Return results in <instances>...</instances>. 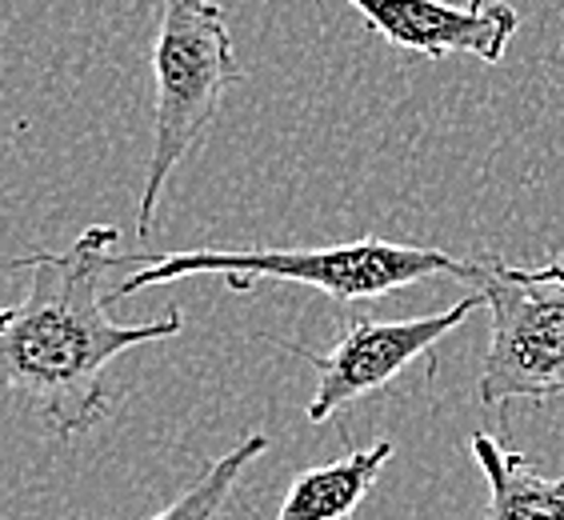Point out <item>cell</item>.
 Returning a JSON list of instances; mask_svg holds the SVG:
<instances>
[{"label": "cell", "mask_w": 564, "mask_h": 520, "mask_svg": "<svg viewBox=\"0 0 564 520\" xmlns=\"http://www.w3.org/2000/svg\"><path fill=\"white\" fill-rule=\"evenodd\" d=\"M124 277L112 284V301L137 296L152 284H173L185 277L217 272L232 293H249L261 281H289L321 289L328 301H377V296L401 293L409 284L429 277H456V281H477V260H460L445 249L429 245H397V240L360 237L333 249H257V252H220V249H193V252H129L120 257Z\"/></svg>", "instance_id": "7a4b0ae2"}, {"label": "cell", "mask_w": 564, "mask_h": 520, "mask_svg": "<svg viewBox=\"0 0 564 520\" xmlns=\"http://www.w3.org/2000/svg\"><path fill=\"white\" fill-rule=\"evenodd\" d=\"M477 293L492 316L480 365V404L556 401L564 397V257L517 269L497 257L477 260Z\"/></svg>", "instance_id": "277c9868"}, {"label": "cell", "mask_w": 564, "mask_h": 520, "mask_svg": "<svg viewBox=\"0 0 564 520\" xmlns=\"http://www.w3.org/2000/svg\"><path fill=\"white\" fill-rule=\"evenodd\" d=\"M468 9H489V4H500V0H465Z\"/></svg>", "instance_id": "30bf717a"}, {"label": "cell", "mask_w": 564, "mask_h": 520, "mask_svg": "<svg viewBox=\"0 0 564 520\" xmlns=\"http://www.w3.org/2000/svg\"><path fill=\"white\" fill-rule=\"evenodd\" d=\"M240 76L245 73L217 0H161V24L152 41V152L137 208L141 240L152 232L169 173L208 137Z\"/></svg>", "instance_id": "3957f363"}, {"label": "cell", "mask_w": 564, "mask_h": 520, "mask_svg": "<svg viewBox=\"0 0 564 520\" xmlns=\"http://www.w3.org/2000/svg\"><path fill=\"white\" fill-rule=\"evenodd\" d=\"M120 228L88 225L68 252H33L12 269L29 272V296L0 313V372L12 397L53 436H80L112 412L109 365L137 345L185 328L181 308L144 325H117L105 293L120 257Z\"/></svg>", "instance_id": "6da1fadb"}, {"label": "cell", "mask_w": 564, "mask_h": 520, "mask_svg": "<svg viewBox=\"0 0 564 520\" xmlns=\"http://www.w3.org/2000/svg\"><path fill=\"white\" fill-rule=\"evenodd\" d=\"M264 453H269V436L245 433L225 456L208 461V468L193 480V488H188L185 497H176L169 509H161L149 520H217L220 509L228 505V497H232V488H237L240 473Z\"/></svg>", "instance_id": "9c48e42d"}, {"label": "cell", "mask_w": 564, "mask_h": 520, "mask_svg": "<svg viewBox=\"0 0 564 520\" xmlns=\"http://www.w3.org/2000/svg\"><path fill=\"white\" fill-rule=\"evenodd\" d=\"M468 453L489 485L485 520H564V477H541L521 453L489 433L473 436Z\"/></svg>", "instance_id": "ba28073f"}, {"label": "cell", "mask_w": 564, "mask_h": 520, "mask_svg": "<svg viewBox=\"0 0 564 520\" xmlns=\"http://www.w3.org/2000/svg\"><path fill=\"white\" fill-rule=\"evenodd\" d=\"M360 12V21L397 48L421 56H477L485 65H500L512 44L521 17L512 4L468 9L448 0H345Z\"/></svg>", "instance_id": "8992f818"}, {"label": "cell", "mask_w": 564, "mask_h": 520, "mask_svg": "<svg viewBox=\"0 0 564 520\" xmlns=\"http://www.w3.org/2000/svg\"><path fill=\"white\" fill-rule=\"evenodd\" d=\"M480 304H485L480 293H473L441 308V313L413 316V321H352V325L340 328L328 353L296 348L301 357L313 360L316 369V392L304 416L313 424H325L328 416H337L352 401L392 384L404 369H413L416 360L436 365L433 348L465 325Z\"/></svg>", "instance_id": "5b68a950"}, {"label": "cell", "mask_w": 564, "mask_h": 520, "mask_svg": "<svg viewBox=\"0 0 564 520\" xmlns=\"http://www.w3.org/2000/svg\"><path fill=\"white\" fill-rule=\"evenodd\" d=\"M392 453H397L392 441H377V445L357 448L340 461L304 468L284 492L276 520H352V512L365 505Z\"/></svg>", "instance_id": "52a82bcc"}]
</instances>
